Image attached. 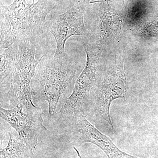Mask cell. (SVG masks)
<instances>
[{
	"label": "cell",
	"mask_w": 158,
	"mask_h": 158,
	"mask_svg": "<svg viewBox=\"0 0 158 158\" xmlns=\"http://www.w3.org/2000/svg\"><path fill=\"white\" fill-rule=\"evenodd\" d=\"M34 1L29 4L25 0H15L9 6L1 3V48L22 41L33 43L42 35L47 16L56 3L55 0Z\"/></svg>",
	"instance_id": "6da1fadb"
},
{
	"label": "cell",
	"mask_w": 158,
	"mask_h": 158,
	"mask_svg": "<svg viewBox=\"0 0 158 158\" xmlns=\"http://www.w3.org/2000/svg\"><path fill=\"white\" fill-rule=\"evenodd\" d=\"M77 73L67 54L48 59L40 58L34 77L39 82L48 102L49 117L56 113L59 99L65 93Z\"/></svg>",
	"instance_id": "7a4b0ae2"
},
{
	"label": "cell",
	"mask_w": 158,
	"mask_h": 158,
	"mask_svg": "<svg viewBox=\"0 0 158 158\" xmlns=\"http://www.w3.org/2000/svg\"><path fill=\"white\" fill-rule=\"evenodd\" d=\"M16 44L15 64L6 96L12 105H22L29 112L37 107L32 101L30 85L40 59H36V48L33 43L26 41Z\"/></svg>",
	"instance_id": "3957f363"
},
{
	"label": "cell",
	"mask_w": 158,
	"mask_h": 158,
	"mask_svg": "<svg viewBox=\"0 0 158 158\" xmlns=\"http://www.w3.org/2000/svg\"><path fill=\"white\" fill-rule=\"evenodd\" d=\"M22 105H18L11 110L0 108L1 117L18 133L19 138L33 150L37 146L39 136L47 131L43 125L42 110L39 107L24 113Z\"/></svg>",
	"instance_id": "277c9868"
},
{
	"label": "cell",
	"mask_w": 158,
	"mask_h": 158,
	"mask_svg": "<svg viewBox=\"0 0 158 158\" xmlns=\"http://www.w3.org/2000/svg\"><path fill=\"white\" fill-rule=\"evenodd\" d=\"M127 96V82L123 69L118 66L110 68L103 82L97 88L94 110L114 133H116L110 118V106L114 100H126Z\"/></svg>",
	"instance_id": "5b68a950"
},
{
	"label": "cell",
	"mask_w": 158,
	"mask_h": 158,
	"mask_svg": "<svg viewBox=\"0 0 158 158\" xmlns=\"http://www.w3.org/2000/svg\"><path fill=\"white\" fill-rule=\"evenodd\" d=\"M85 8L84 5L72 7L63 14L55 15L47 23V28L53 36L56 44L55 56L67 54L64 46L69 37L86 34L84 21Z\"/></svg>",
	"instance_id": "8992f818"
},
{
	"label": "cell",
	"mask_w": 158,
	"mask_h": 158,
	"mask_svg": "<svg viewBox=\"0 0 158 158\" xmlns=\"http://www.w3.org/2000/svg\"><path fill=\"white\" fill-rule=\"evenodd\" d=\"M87 62L84 70L77 79L71 94L65 100L60 113L72 114L79 108L88 98L91 88L95 85L98 59L93 51L85 46Z\"/></svg>",
	"instance_id": "52a82bcc"
},
{
	"label": "cell",
	"mask_w": 158,
	"mask_h": 158,
	"mask_svg": "<svg viewBox=\"0 0 158 158\" xmlns=\"http://www.w3.org/2000/svg\"><path fill=\"white\" fill-rule=\"evenodd\" d=\"M75 134L80 144L90 142L102 150L108 158H140L130 155L120 150L110 140L89 122L86 116L79 110L72 113Z\"/></svg>",
	"instance_id": "ba28073f"
},
{
	"label": "cell",
	"mask_w": 158,
	"mask_h": 158,
	"mask_svg": "<svg viewBox=\"0 0 158 158\" xmlns=\"http://www.w3.org/2000/svg\"><path fill=\"white\" fill-rule=\"evenodd\" d=\"M17 44L8 48H1V90H9L15 64Z\"/></svg>",
	"instance_id": "9c48e42d"
},
{
	"label": "cell",
	"mask_w": 158,
	"mask_h": 158,
	"mask_svg": "<svg viewBox=\"0 0 158 158\" xmlns=\"http://www.w3.org/2000/svg\"><path fill=\"white\" fill-rule=\"evenodd\" d=\"M9 137L7 147L1 150V158H32L33 150L11 133Z\"/></svg>",
	"instance_id": "30bf717a"
}]
</instances>
